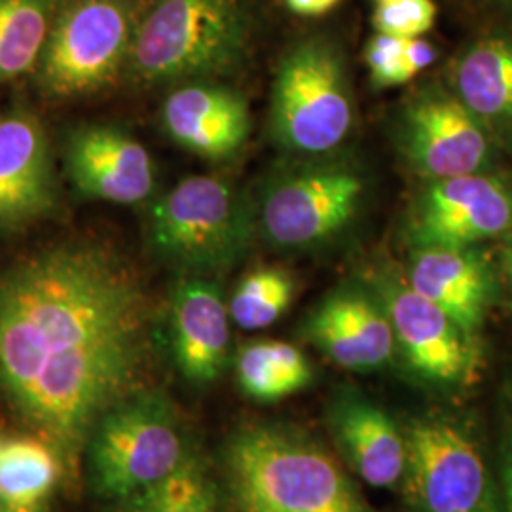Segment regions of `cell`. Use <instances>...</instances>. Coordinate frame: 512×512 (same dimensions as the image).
Returning <instances> with one entry per match:
<instances>
[{"label":"cell","mask_w":512,"mask_h":512,"mask_svg":"<svg viewBox=\"0 0 512 512\" xmlns=\"http://www.w3.org/2000/svg\"><path fill=\"white\" fill-rule=\"evenodd\" d=\"M154 310L109 245L63 241L0 268V397L78 476L93 427L150 387Z\"/></svg>","instance_id":"obj_1"},{"label":"cell","mask_w":512,"mask_h":512,"mask_svg":"<svg viewBox=\"0 0 512 512\" xmlns=\"http://www.w3.org/2000/svg\"><path fill=\"white\" fill-rule=\"evenodd\" d=\"M228 512H376L348 467L306 429L249 421L222 446Z\"/></svg>","instance_id":"obj_2"},{"label":"cell","mask_w":512,"mask_h":512,"mask_svg":"<svg viewBox=\"0 0 512 512\" xmlns=\"http://www.w3.org/2000/svg\"><path fill=\"white\" fill-rule=\"evenodd\" d=\"M251 44L241 0H152L139 16L128 71L147 86L234 73Z\"/></svg>","instance_id":"obj_3"},{"label":"cell","mask_w":512,"mask_h":512,"mask_svg":"<svg viewBox=\"0 0 512 512\" xmlns=\"http://www.w3.org/2000/svg\"><path fill=\"white\" fill-rule=\"evenodd\" d=\"M365 171L340 152L274 167L258 190L256 234L281 253H311L344 236L366 198Z\"/></svg>","instance_id":"obj_4"},{"label":"cell","mask_w":512,"mask_h":512,"mask_svg":"<svg viewBox=\"0 0 512 512\" xmlns=\"http://www.w3.org/2000/svg\"><path fill=\"white\" fill-rule=\"evenodd\" d=\"M256 236L255 203L236 184L194 175L158 198L148 215L150 251L181 275L232 270Z\"/></svg>","instance_id":"obj_5"},{"label":"cell","mask_w":512,"mask_h":512,"mask_svg":"<svg viewBox=\"0 0 512 512\" xmlns=\"http://www.w3.org/2000/svg\"><path fill=\"white\" fill-rule=\"evenodd\" d=\"M194 452L173 401L147 387L97 421L84 450L93 492L124 503L175 473Z\"/></svg>","instance_id":"obj_6"},{"label":"cell","mask_w":512,"mask_h":512,"mask_svg":"<svg viewBox=\"0 0 512 512\" xmlns=\"http://www.w3.org/2000/svg\"><path fill=\"white\" fill-rule=\"evenodd\" d=\"M270 99L272 137L294 156L336 154L355 126L346 59L329 38H304L287 50Z\"/></svg>","instance_id":"obj_7"},{"label":"cell","mask_w":512,"mask_h":512,"mask_svg":"<svg viewBox=\"0 0 512 512\" xmlns=\"http://www.w3.org/2000/svg\"><path fill=\"white\" fill-rule=\"evenodd\" d=\"M403 492L410 512H501L499 490L473 420L431 408L403 425Z\"/></svg>","instance_id":"obj_8"},{"label":"cell","mask_w":512,"mask_h":512,"mask_svg":"<svg viewBox=\"0 0 512 512\" xmlns=\"http://www.w3.org/2000/svg\"><path fill=\"white\" fill-rule=\"evenodd\" d=\"M137 21L133 0H61L38 59V88L55 99L105 90L128 69Z\"/></svg>","instance_id":"obj_9"},{"label":"cell","mask_w":512,"mask_h":512,"mask_svg":"<svg viewBox=\"0 0 512 512\" xmlns=\"http://www.w3.org/2000/svg\"><path fill=\"white\" fill-rule=\"evenodd\" d=\"M366 283L382 300L397 353L421 384L442 393L461 391L475 382L480 346L446 313L416 293L404 272L376 268Z\"/></svg>","instance_id":"obj_10"},{"label":"cell","mask_w":512,"mask_h":512,"mask_svg":"<svg viewBox=\"0 0 512 512\" xmlns=\"http://www.w3.org/2000/svg\"><path fill=\"white\" fill-rule=\"evenodd\" d=\"M397 129L406 164L425 181L497 169L501 148L448 86H427L410 95Z\"/></svg>","instance_id":"obj_11"},{"label":"cell","mask_w":512,"mask_h":512,"mask_svg":"<svg viewBox=\"0 0 512 512\" xmlns=\"http://www.w3.org/2000/svg\"><path fill=\"white\" fill-rule=\"evenodd\" d=\"M512 232V173L499 169L425 181L406 219L410 247H475Z\"/></svg>","instance_id":"obj_12"},{"label":"cell","mask_w":512,"mask_h":512,"mask_svg":"<svg viewBox=\"0 0 512 512\" xmlns=\"http://www.w3.org/2000/svg\"><path fill=\"white\" fill-rule=\"evenodd\" d=\"M300 334L334 365L353 372L385 368L397 353L387 311L366 279H351L325 294L302 321Z\"/></svg>","instance_id":"obj_13"},{"label":"cell","mask_w":512,"mask_h":512,"mask_svg":"<svg viewBox=\"0 0 512 512\" xmlns=\"http://www.w3.org/2000/svg\"><path fill=\"white\" fill-rule=\"evenodd\" d=\"M327 429L338 458L372 488L403 486L406 437L403 425L355 385H340L327 403Z\"/></svg>","instance_id":"obj_14"},{"label":"cell","mask_w":512,"mask_h":512,"mask_svg":"<svg viewBox=\"0 0 512 512\" xmlns=\"http://www.w3.org/2000/svg\"><path fill=\"white\" fill-rule=\"evenodd\" d=\"M65 165L71 183L86 198L135 205L147 202L156 188V165L145 145L109 124L71 131Z\"/></svg>","instance_id":"obj_15"},{"label":"cell","mask_w":512,"mask_h":512,"mask_svg":"<svg viewBox=\"0 0 512 512\" xmlns=\"http://www.w3.org/2000/svg\"><path fill=\"white\" fill-rule=\"evenodd\" d=\"M404 277L416 293L446 311L478 342L497 298V272L480 245L410 247Z\"/></svg>","instance_id":"obj_16"},{"label":"cell","mask_w":512,"mask_h":512,"mask_svg":"<svg viewBox=\"0 0 512 512\" xmlns=\"http://www.w3.org/2000/svg\"><path fill=\"white\" fill-rule=\"evenodd\" d=\"M230 308L219 283L181 275L169 304V346L177 370L192 385L219 382L230 363Z\"/></svg>","instance_id":"obj_17"},{"label":"cell","mask_w":512,"mask_h":512,"mask_svg":"<svg viewBox=\"0 0 512 512\" xmlns=\"http://www.w3.org/2000/svg\"><path fill=\"white\" fill-rule=\"evenodd\" d=\"M54 154L44 126L27 110L0 118V234H12L55 207Z\"/></svg>","instance_id":"obj_18"},{"label":"cell","mask_w":512,"mask_h":512,"mask_svg":"<svg viewBox=\"0 0 512 512\" xmlns=\"http://www.w3.org/2000/svg\"><path fill=\"white\" fill-rule=\"evenodd\" d=\"M162 126L171 141L209 162L236 158L251 135V110L241 93L186 82L165 97Z\"/></svg>","instance_id":"obj_19"},{"label":"cell","mask_w":512,"mask_h":512,"mask_svg":"<svg viewBox=\"0 0 512 512\" xmlns=\"http://www.w3.org/2000/svg\"><path fill=\"white\" fill-rule=\"evenodd\" d=\"M448 88L512 152V29L471 42L450 69Z\"/></svg>","instance_id":"obj_20"},{"label":"cell","mask_w":512,"mask_h":512,"mask_svg":"<svg viewBox=\"0 0 512 512\" xmlns=\"http://www.w3.org/2000/svg\"><path fill=\"white\" fill-rule=\"evenodd\" d=\"M234 368L241 393L256 403L283 401L313 382V366L304 351L281 340L243 344Z\"/></svg>","instance_id":"obj_21"},{"label":"cell","mask_w":512,"mask_h":512,"mask_svg":"<svg viewBox=\"0 0 512 512\" xmlns=\"http://www.w3.org/2000/svg\"><path fill=\"white\" fill-rule=\"evenodd\" d=\"M65 473V461L50 440L35 433L2 440L0 503L44 507Z\"/></svg>","instance_id":"obj_22"},{"label":"cell","mask_w":512,"mask_h":512,"mask_svg":"<svg viewBox=\"0 0 512 512\" xmlns=\"http://www.w3.org/2000/svg\"><path fill=\"white\" fill-rule=\"evenodd\" d=\"M61 0H0V82L37 69Z\"/></svg>","instance_id":"obj_23"},{"label":"cell","mask_w":512,"mask_h":512,"mask_svg":"<svg viewBox=\"0 0 512 512\" xmlns=\"http://www.w3.org/2000/svg\"><path fill=\"white\" fill-rule=\"evenodd\" d=\"M122 505L126 512H220L222 488L207 459L194 448L175 473Z\"/></svg>","instance_id":"obj_24"},{"label":"cell","mask_w":512,"mask_h":512,"mask_svg":"<svg viewBox=\"0 0 512 512\" xmlns=\"http://www.w3.org/2000/svg\"><path fill=\"white\" fill-rule=\"evenodd\" d=\"M296 279L279 266H258L239 279L230 298V317L243 330L272 327L293 306Z\"/></svg>","instance_id":"obj_25"},{"label":"cell","mask_w":512,"mask_h":512,"mask_svg":"<svg viewBox=\"0 0 512 512\" xmlns=\"http://www.w3.org/2000/svg\"><path fill=\"white\" fill-rule=\"evenodd\" d=\"M437 19L433 0H380L372 23L382 35L397 38H418L431 31Z\"/></svg>","instance_id":"obj_26"},{"label":"cell","mask_w":512,"mask_h":512,"mask_svg":"<svg viewBox=\"0 0 512 512\" xmlns=\"http://www.w3.org/2000/svg\"><path fill=\"white\" fill-rule=\"evenodd\" d=\"M406 40L408 38L389 37L382 33L368 40L365 61L370 80L376 88H393L408 82L403 63Z\"/></svg>","instance_id":"obj_27"},{"label":"cell","mask_w":512,"mask_h":512,"mask_svg":"<svg viewBox=\"0 0 512 512\" xmlns=\"http://www.w3.org/2000/svg\"><path fill=\"white\" fill-rule=\"evenodd\" d=\"M499 505L501 512H512V421L505 416V429L499 442Z\"/></svg>","instance_id":"obj_28"},{"label":"cell","mask_w":512,"mask_h":512,"mask_svg":"<svg viewBox=\"0 0 512 512\" xmlns=\"http://www.w3.org/2000/svg\"><path fill=\"white\" fill-rule=\"evenodd\" d=\"M439 57V50L425 38H408L404 46V76L410 82L418 74L423 73L427 67L435 63Z\"/></svg>","instance_id":"obj_29"},{"label":"cell","mask_w":512,"mask_h":512,"mask_svg":"<svg viewBox=\"0 0 512 512\" xmlns=\"http://www.w3.org/2000/svg\"><path fill=\"white\" fill-rule=\"evenodd\" d=\"M340 0H287L289 8L300 16H323L330 12Z\"/></svg>","instance_id":"obj_30"},{"label":"cell","mask_w":512,"mask_h":512,"mask_svg":"<svg viewBox=\"0 0 512 512\" xmlns=\"http://www.w3.org/2000/svg\"><path fill=\"white\" fill-rule=\"evenodd\" d=\"M499 270L505 277V283L509 287L512 296V232L501 239V251H499Z\"/></svg>","instance_id":"obj_31"},{"label":"cell","mask_w":512,"mask_h":512,"mask_svg":"<svg viewBox=\"0 0 512 512\" xmlns=\"http://www.w3.org/2000/svg\"><path fill=\"white\" fill-rule=\"evenodd\" d=\"M503 397H505V416L512 421V374L507 378V382H505Z\"/></svg>","instance_id":"obj_32"},{"label":"cell","mask_w":512,"mask_h":512,"mask_svg":"<svg viewBox=\"0 0 512 512\" xmlns=\"http://www.w3.org/2000/svg\"><path fill=\"white\" fill-rule=\"evenodd\" d=\"M0 512H44V507H12L0 503Z\"/></svg>","instance_id":"obj_33"},{"label":"cell","mask_w":512,"mask_h":512,"mask_svg":"<svg viewBox=\"0 0 512 512\" xmlns=\"http://www.w3.org/2000/svg\"><path fill=\"white\" fill-rule=\"evenodd\" d=\"M492 2L503 6V8H507V10H512V0H492Z\"/></svg>","instance_id":"obj_34"},{"label":"cell","mask_w":512,"mask_h":512,"mask_svg":"<svg viewBox=\"0 0 512 512\" xmlns=\"http://www.w3.org/2000/svg\"><path fill=\"white\" fill-rule=\"evenodd\" d=\"M0 444H2V439H0Z\"/></svg>","instance_id":"obj_35"},{"label":"cell","mask_w":512,"mask_h":512,"mask_svg":"<svg viewBox=\"0 0 512 512\" xmlns=\"http://www.w3.org/2000/svg\"><path fill=\"white\" fill-rule=\"evenodd\" d=\"M378 2H380V0H378Z\"/></svg>","instance_id":"obj_36"}]
</instances>
